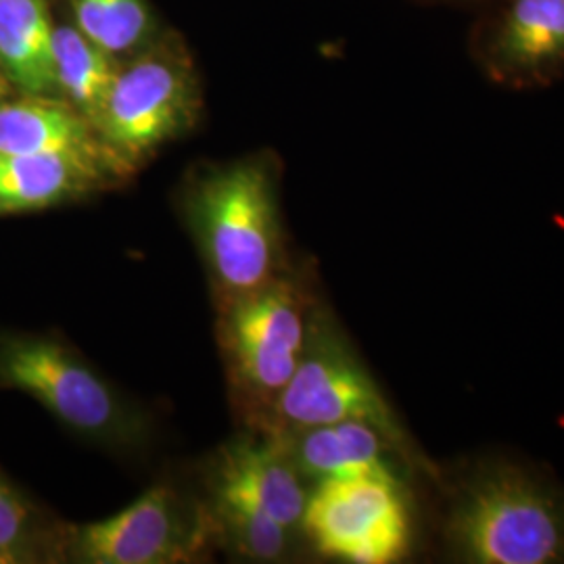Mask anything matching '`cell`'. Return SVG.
<instances>
[{
    "mask_svg": "<svg viewBox=\"0 0 564 564\" xmlns=\"http://www.w3.org/2000/svg\"><path fill=\"white\" fill-rule=\"evenodd\" d=\"M209 523L241 554L256 561H279L291 544V529L272 519L262 508L230 494L214 491Z\"/></svg>",
    "mask_w": 564,
    "mask_h": 564,
    "instance_id": "obj_16",
    "label": "cell"
},
{
    "mask_svg": "<svg viewBox=\"0 0 564 564\" xmlns=\"http://www.w3.org/2000/svg\"><path fill=\"white\" fill-rule=\"evenodd\" d=\"M445 544L463 563H564L563 491L523 464L484 460L452 491Z\"/></svg>",
    "mask_w": 564,
    "mask_h": 564,
    "instance_id": "obj_1",
    "label": "cell"
},
{
    "mask_svg": "<svg viewBox=\"0 0 564 564\" xmlns=\"http://www.w3.org/2000/svg\"><path fill=\"white\" fill-rule=\"evenodd\" d=\"M109 178V170L74 158L0 155V216L76 202Z\"/></svg>",
    "mask_w": 564,
    "mask_h": 564,
    "instance_id": "obj_13",
    "label": "cell"
},
{
    "mask_svg": "<svg viewBox=\"0 0 564 564\" xmlns=\"http://www.w3.org/2000/svg\"><path fill=\"white\" fill-rule=\"evenodd\" d=\"M302 529L328 558L351 564L402 561L412 544V512L395 473L324 479L310 491Z\"/></svg>",
    "mask_w": 564,
    "mask_h": 564,
    "instance_id": "obj_4",
    "label": "cell"
},
{
    "mask_svg": "<svg viewBox=\"0 0 564 564\" xmlns=\"http://www.w3.org/2000/svg\"><path fill=\"white\" fill-rule=\"evenodd\" d=\"M0 155H63L121 176L97 128L57 97L23 95L0 101Z\"/></svg>",
    "mask_w": 564,
    "mask_h": 564,
    "instance_id": "obj_11",
    "label": "cell"
},
{
    "mask_svg": "<svg viewBox=\"0 0 564 564\" xmlns=\"http://www.w3.org/2000/svg\"><path fill=\"white\" fill-rule=\"evenodd\" d=\"M274 414L281 429L345 421L372 424L403 458L412 460L410 440L379 384L326 321L310 324L302 360L274 403Z\"/></svg>",
    "mask_w": 564,
    "mask_h": 564,
    "instance_id": "obj_5",
    "label": "cell"
},
{
    "mask_svg": "<svg viewBox=\"0 0 564 564\" xmlns=\"http://www.w3.org/2000/svg\"><path fill=\"white\" fill-rule=\"evenodd\" d=\"M0 67L23 95H57L55 25L46 0H0Z\"/></svg>",
    "mask_w": 564,
    "mask_h": 564,
    "instance_id": "obj_14",
    "label": "cell"
},
{
    "mask_svg": "<svg viewBox=\"0 0 564 564\" xmlns=\"http://www.w3.org/2000/svg\"><path fill=\"white\" fill-rule=\"evenodd\" d=\"M191 67L167 53H147L120 67L102 105L97 132L121 176L134 172L197 118Z\"/></svg>",
    "mask_w": 564,
    "mask_h": 564,
    "instance_id": "obj_6",
    "label": "cell"
},
{
    "mask_svg": "<svg viewBox=\"0 0 564 564\" xmlns=\"http://www.w3.org/2000/svg\"><path fill=\"white\" fill-rule=\"evenodd\" d=\"M188 212L224 305L281 276L279 205L262 163L239 162L209 172L195 184Z\"/></svg>",
    "mask_w": 564,
    "mask_h": 564,
    "instance_id": "obj_2",
    "label": "cell"
},
{
    "mask_svg": "<svg viewBox=\"0 0 564 564\" xmlns=\"http://www.w3.org/2000/svg\"><path fill=\"white\" fill-rule=\"evenodd\" d=\"M564 65V0H510L496 23L485 67L508 86L550 80Z\"/></svg>",
    "mask_w": 564,
    "mask_h": 564,
    "instance_id": "obj_9",
    "label": "cell"
},
{
    "mask_svg": "<svg viewBox=\"0 0 564 564\" xmlns=\"http://www.w3.org/2000/svg\"><path fill=\"white\" fill-rule=\"evenodd\" d=\"M0 389L28 393L84 437L126 445L141 421L120 393L67 343L42 335L0 337Z\"/></svg>",
    "mask_w": 564,
    "mask_h": 564,
    "instance_id": "obj_3",
    "label": "cell"
},
{
    "mask_svg": "<svg viewBox=\"0 0 564 564\" xmlns=\"http://www.w3.org/2000/svg\"><path fill=\"white\" fill-rule=\"evenodd\" d=\"M0 564H18L9 554H4V552H0Z\"/></svg>",
    "mask_w": 564,
    "mask_h": 564,
    "instance_id": "obj_20",
    "label": "cell"
},
{
    "mask_svg": "<svg viewBox=\"0 0 564 564\" xmlns=\"http://www.w3.org/2000/svg\"><path fill=\"white\" fill-rule=\"evenodd\" d=\"M279 431L303 479L314 485L364 473H395L389 454L398 449L372 424L345 421Z\"/></svg>",
    "mask_w": 564,
    "mask_h": 564,
    "instance_id": "obj_12",
    "label": "cell"
},
{
    "mask_svg": "<svg viewBox=\"0 0 564 564\" xmlns=\"http://www.w3.org/2000/svg\"><path fill=\"white\" fill-rule=\"evenodd\" d=\"M41 535L36 508L0 473V552L15 563H34L41 556Z\"/></svg>",
    "mask_w": 564,
    "mask_h": 564,
    "instance_id": "obj_18",
    "label": "cell"
},
{
    "mask_svg": "<svg viewBox=\"0 0 564 564\" xmlns=\"http://www.w3.org/2000/svg\"><path fill=\"white\" fill-rule=\"evenodd\" d=\"M118 72L120 67L113 55L82 34L78 28H55L57 95L76 107L95 128Z\"/></svg>",
    "mask_w": 564,
    "mask_h": 564,
    "instance_id": "obj_15",
    "label": "cell"
},
{
    "mask_svg": "<svg viewBox=\"0 0 564 564\" xmlns=\"http://www.w3.org/2000/svg\"><path fill=\"white\" fill-rule=\"evenodd\" d=\"M76 28L111 55L134 48L149 32L144 0H72Z\"/></svg>",
    "mask_w": 564,
    "mask_h": 564,
    "instance_id": "obj_17",
    "label": "cell"
},
{
    "mask_svg": "<svg viewBox=\"0 0 564 564\" xmlns=\"http://www.w3.org/2000/svg\"><path fill=\"white\" fill-rule=\"evenodd\" d=\"M223 307V343L235 381L253 408L274 410L310 335V310L300 286L279 276Z\"/></svg>",
    "mask_w": 564,
    "mask_h": 564,
    "instance_id": "obj_7",
    "label": "cell"
},
{
    "mask_svg": "<svg viewBox=\"0 0 564 564\" xmlns=\"http://www.w3.org/2000/svg\"><path fill=\"white\" fill-rule=\"evenodd\" d=\"M11 90H13V84L7 78L4 69L0 67V101H4L11 95Z\"/></svg>",
    "mask_w": 564,
    "mask_h": 564,
    "instance_id": "obj_19",
    "label": "cell"
},
{
    "mask_svg": "<svg viewBox=\"0 0 564 564\" xmlns=\"http://www.w3.org/2000/svg\"><path fill=\"white\" fill-rule=\"evenodd\" d=\"M205 527L188 517L172 487L155 485L109 519L69 527L63 547L76 563H184L199 552Z\"/></svg>",
    "mask_w": 564,
    "mask_h": 564,
    "instance_id": "obj_8",
    "label": "cell"
},
{
    "mask_svg": "<svg viewBox=\"0 0 564 564\" xmlns=\"http://www.w3.org/2000/svg\"><path fill=\"white\" fill-rule=\"evenodd\" d=\"M212 491L242 498L291 531L302 527L310 498L307 481L293 463L279 429L262 442L242 440L226 447Z\"/></svg>",
    "mask_w": 564,
    "mask_h": 564,
    "instance_id": "obj_10",
    "label": "cell"
}]
</instances>
